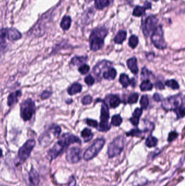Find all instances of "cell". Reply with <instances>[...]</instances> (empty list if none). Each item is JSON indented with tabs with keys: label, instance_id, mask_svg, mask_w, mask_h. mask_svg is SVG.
<instances>
[{
	"label": "cell",
	"instance_id": "cell-13",
	"mask_svg": "<svg viewBox=\"0 0 185 186\" xmlns=\"http://www.w3.org/2000/svg\"><path fill=\"white\" fill-rule=\"evenodd\" d=\"M7 28L0 30V54L4 53L7 50L6 43Z\"/></svg>",
	"mask_w": 185,
	"mask_h": 186
},
{
	"label": "cell",
	"instance_id": "cell-47",
	"mask_svg": "<svg viewBox=\"0 0 185 186\" xmlns=\"http://www.w3.org/2000/svg\"><path fill=\"white\" fill-rule=\"evenodd\" d=\"M155 86L156 88H157L158 89H165V85H163V83L161 82V81H157L156 83H155Z\"/></svg>",
	"mask_w": 185,
	"mask_h": 186
},
{
	"label": "cell",
	"instance_id": "cell-28",
	"mask_svg": "<svg viewBox=\"0 0 185 186\" xmlns=\"http://www.w3.org/2000/svg\"><path fill=\"white\" fill-rule=\"evenodd\" d=\"M153 85L149 79L144 80L140 85L141 91H149L153 89Z\"/></svg>",
	"mask_w": 185,
	"mask_h": 186
},
{
	"label": "cell",
	"instance_id": "cell-44",
	"mask_svg": "<svg viewBox=\"0 0 185 186\" xmlns=\"http://www.w3.org/2000/svg\"><path fill=\"white\" fill-rule=\"evenodd\" d=\"M177 136H178V134L177 132H171L169 133L167 140L169 142H173L177 137Z\"/></svg>",
	"mask_w": 185,
	"mask_h": 186
},
{
	"label": "cell",
	"instance_id": "cell-18",
	"mask_svg": "<svg viewBox=\"0 0 185 186\" xmlns=\"http://www.w3.org/2000/svg\"><path fill=\"white\" fill-rule=\"evenodd\" d=\"M127 66L131 73L136 75L139 72V68L137 66V59L136 57H132L129 59L127 62Z\"/></svg>",
	"mask_w": 185,
	"mask_h": 186
},
{
	"label": "cell",
	"instance_id": "cell-7",
	"mask_svg": "<svg viewBox=\"0 0 185 186\" xmlns=\"http://www.w3.org/2000/svg\"><path fill=\"white\" fill-rule=\"evenodd\" d=\"M105 143L104 138H99L96 140L87 149L84 154V159L87 161L92 160L101 151Z\"/></svg>",
	"mask_w": 185,
	"mask_h": 186
},
{
	"label": "cell",
	"instance_id": "cell-49",
	"mask_svg": "<svg viewBox=\"0 0 185 186\" xmlns=\"http://www.w3.org/2000/svg\"><path fill=\"white\" fill-rule=\"evenodd\" d=\"M2 155H3V153H2V150L1 148H0V157H1L2 156Z\"/></svg>",
	"mask_w": 185,
	"mask_h": 186
},
{
	"label": "cell",
	"instance_id": "cell-6",
	"mask_svg": "<svg viewBox=\"0 0 185 186\" xmlns=\"http://www.w3.org/2000/svg\"><path fill=\"white\" fill-rule=\"evenodd\" d=\"M183 105V97L181 94L167 97L163 100L161 104L162 107L166 111H173Z\"/></svg>",
	"mask_w": 185,
	"mask_h": 186
},
{
	"label": "cell",
	"instance_id": "cell-5",
	"mask_svg": "<svg viewBox=\"0 0 185 186\" xmlns=\"http://www.w3.org/2000/svg\"><path fill=\"white\" fill-rule=\"evenodd\" d=\"M35 112V104L31 99L24 100L20 105V116L24 122L30 120Z\"/></svg>",
	"mask_w": 185,
	"mask_h": 186
},
{
	"label": "cell",
	"instance_id": "cell-3",
	"mask_svg": "<svg viewBox=\"0 0 185 186\" xmlns=\"http://www.w3.org/2000/svg\"><path fill=\"white\" fill-rule=\"evenodd\" d=\"M97 101L101 102L102 103L101 106V122L98 126V130L101 132H107L111 129V125L109 123V119L110 118L109 109L107 103L102 100L98 99Z\"/></svg>",
	"mask_w": 185,
	"mask_h": 186
},
{
	"label": "cell",
	"instance_id": "cell-45",
	"mask_svg": "<svg viewBox=\"0 0 185 186\" xmlns=\"http://www.w3.org/2000/svg\"><path fill=\"white\" fill-rule=\"evenodd\" d=\"M52 94V93L51 91H48V90H45L41 94V98L42 100L47 99H48L49 97H50Z\"/></svg>",
	"mask_w": 185,
	"mask_h": 186
},
{
	"label": "cell",
	"instance_id": "cell-35",
	"mask_svg": "<svg viewBox=\"0 0 185 186\" xmlns=\"http://www.w3.org/2000/svg\"><path fill=\"white\" fill-rule=\"evenodd\" d=\"M140 105L141 109H146L149 106V101L147 95H143L140 100Z\"/></svg>",
	"mask_w": 185,
	"mask_h": 186
},
{
	"label": "cell",
	"instance_id": "cell-22",
	"mask_svg": "<svg viewBox=\"0 0 185 186\" xmlns=\"http://www.w3.org/2000/svg\"><path fill=\"white\" fill-rule=\"evenodd\" d=\"M72 24V19L70 16H64L61 21V28L64 30H69Z\"/></svg>",
	"mask_w": 185,
	"mask_h": 186
},
{
	"label": "cell",
	"instance_id": "cell-17",
	"mask_svg": "<svg viewBox=\"0 0 185 186\" xmlns=\"http://www.w3.org/2000/svg\"><path fill=\"white\" fill-rule=\"evenodd\" d=\"M143 113V109L140 108H137L135 109L133 114V117L130 118V122L132 125L134 126H136L139 125L140 122V119L141 115Z\"/></svg>",
	"mask_w": 185,
	"mask_h": 186
},
{
	"label": "cell",
	"instance_id": "cell-19",
	"mask_svg": "<svg viewBox=\"0 0 185 186\" xmlns=\"http://www.w3.org/2000/svg\"><path fill=\"white\" fill-rule=\"evenodd\" d=\"M116 75L117 71L116 69L113 67H110L103 73L102 78L109 81L114 80L116 76Z\"/></svg>",
	"mask_w": 185,
	"mask_h": 186
},
{
	"label": "cell",
	"instance_id": "cell-51",
	"mask_svg": "<svg viewBox=\"0 0 185 186\" xmlns=\"http://www.w3.org/2000/svg\"><path fill=\"white\" fill-rule=\"evenodd\" d=\"M174 1H176V0H174Z\"/></svg>",
	"mask_w": 185,
	"mask_h": 186
},
{
	"label": "cell",
	"instance_id": "cell-23",
	"mask_svg": "<svg viewBox=\"0 0 185 186\" xmlns=\"http://www.w3.org/2000/svg\"><path fill=\"white\" fill-rule=\"evenodd\" d=\"M110 0H95V6L98 10H102L110 4Z\"/></svg>",
	"mask_w": 185,
	"mask_h": 186
},
{
	"label": "cell",
	"instance_id": "cell-4",
	"mask_svg": "<svg viewBox=\"0 0 185 186\" xmlns=\"http://www.w3.org/2000/svg\"><path fill=\"white\" fill-rule=\"evenodd\" d=\"M125 138L119 136L109 144L108 148V155L110 158L118 156L122 152L124 147Z\"/></svg>",
	"mask_w": 185,
	"mask_h": 186
},
{
	"label": "cell",
	"instance_id": "cell-32",
	"mask_svg": "<svg viewBox=\"0 0 185 186\" xmlns=\"http://www.w3.org/2000/svg\"><path fill=\"white\" fill-rule=\"evenodd\" d=\"M122 118L119 114L113 115L111 118V125L114 126H119L121 125V123H122Z\"/></svg>",
	"mask_w": 185,
	"mask_h": 186
},
{
	"label": "cell",
	"instance_id": "cell-20",
	"mask_svg": "<svg viewBox=\"0 0 185 186\" xmlns=\"http://www.w3.org/2000/svg\"><path fill=\"white\" fill-rule=\"evenodd\" d=\"M127 33L125 30H119L114 39L115 44H122L127 38Z\"/></svg>",
	"mask_w": 185,
	"mask_h": 186
},
{
	"label": "cell",
	"instance_id": "cell-11",
	"mask_svg": "<svg viewBox=\"0 0 185 186\" xmlns=\"http://www.w3.org/2000/svg\"><path fill=\"white\" fill-rule=\"evenodd\" d=\"M82 150L78 147H73L67 150L66 154L67 161L71 163L75 164L82 160Z\"/></svg>",
	"mask_w": 185,
	"mask_h": 186
},
{
	"label": "cell",
	"instance_id": "cell-14",
	"mask_svg": "<svg viewBox=\"0 0 185 186\" xmlns=\"http://www.w3.org/2000/svg\"><path fill=\"white\" fill-rule=\"evenodd\" d=\"M7 38L10 41H18L22 38V35L18 30L14 28H7Z\"/></svg>",
	"mask_w": 185,
	"mask_h": 186
},
{
	"label": "cell",
	"instance_id": "cell-40",
	"mask_svg": "<svg viewBox=\"0 0 185 186\" xmlns=\"http://www.w3.org/2000/svg\"><path fill=\"white\" fill-rule=\"evenodd\" d=\"M177 115V119L182 118L185 116V107L184 105L181 106L180 107L174 111Z\"/></svg>",
	"mask_w": 185,
	"mask_h": 186
},
{
	"label": "cell",
	"instance_id": "cell-41",
	"mask_svg": "<svg viewBox=\"0 0 185 186\" xmlns=\"http://www.w3.org/2000/svg\"><path fill=\"white\" fill-rule=\"evenodd\" d=\"M92 101V97L90 95H86L82 97V103L84 105H87L90 104Z\"/></svg>",
	"mask_w": 185,
	"mask_h": 186
},
{
	"label": "cell",
	"instance_id": "cell-15",
	"mask_svg": "<svg viewBox=\"0 0 185 186\" xmlns=\"http://www.w3.org/2000/svg\"><path fill=\"white\" fill-rule=\"evenodd\" d=\"M29 181L32 186H37L40 183L39 175L34 168H32L29 172Z\"/></svg>",
	"mask_w": 185,
	"mask_h": 186
},
{
	"label": "cell",
	"instance_id": "cell-34",
	"mask_svg": "<svg viewBox=\"0 0 185 186\" xmlns=\"http://www.w3.org/2000/svg\"><path fill=\"white\" fill-rule=\"evenodd\" d=\"M165 85L169 88H171L173 90L179 89L180 88L179 83H177V81H175V79H171L166 81Z\"/></svg>",
	"mask_w": 185,
	"mask_h": 186
},
{
	"label": "cell",
	"instance_id": "cell-30",
	"mask_svg": "<svg viewBox=\"0 0 185 186\" xmlns=\"http://www.w3.org/2000/svg\"><path fill=\"white\" fill-rule=\"evenodd\" d=\"M145 10L146 9L144 7L137 6L135 7V8L133 10V15L134 16H136V17L143 16L145 15Z\"/></svg>",
	"mask_w": 185,
	"mask_h": 186
},
{
	"label": "cell",
	"instance_id": "cell-37",
	"mask_svg": "<svg viewBox=\"0 0 185 186\" xmlns=\"http://www.w3.org/2000/svg\"><path fill=\"white\" fill-rule=\"evenodd\" d=\"M139 94L137 93H134L131 94L130 96H129V98H128V102L129 104H134V103H136L137 100L139 99Z\"/></svg>",
	"mask_w": 185,
	"mask_h": 186
},
{
	"label": "cell",
	"instance_id": "cell-38",
	"mask_svg": "<svg viewBox=\"0 0 185 186\" xmlns=\"http://www.w3.org/2000/svg\"><path fill=\"white\" fill-rule=\"evenodd\" d=\"M50 130H52L53 134L55 136H59L61 132V129L59 126L56 124H53L50 128Z\"/></svg>",
	"mask_w": 185,
	"mask_h": 186
},
{
	"label": "cell",
	"instance_id": "cell-29",
	"mask_svg": "<svg viewBox=\"0 0 185 186\" xmlns=\"http://www.w3.org/2000/svg\"><path fill=\"white\" fill-rule=\"evenodd\" d=\"M157 143H158V140L157 138L152 135H150L146 140L145 145L148 148H153L157 145Z\"/></svg>",
	"mask_w": 185,
	"mask_h": 186
},
{
	"label": "cell",
	"instance_id": "cell-21",
	"mask_svg": "<svg viewBox=\"0 0 185 186\" xmlns=\"http://www.w3.org/2000/svg\"><path fill=\"white\" fill-rule=\"evenodd\" d=\"M82 90V85L79 83H74L67 89L69 95H73L77 93H81Z\"/></svg>",
	"mask_w": 185,
	"mask_h": 186
},
{
	"label": "cell",
	"instance_id": "cell-1",
	"mask_svg": "<svg viewBox=\"0 0 185 186\" xmlns=\"http://www.w3.org/2000/svg\"><path fill=\"white\" fill-rule=\"evenodd\" d=\"M81 140L77 136L72 134L66 133L62 134L55 145L48 152V155L50 160H54L66 150L69 146L72 144H81Z\"/></svg>",
	"mask_w": 185,
	"mask_h": 186
},
{
	"label": "cell",
	"instance_id": "cell-42",
	"mask_svg": "<svg viewBox=\"0 0 185 186\" xmlns=\"http://www.w3.org/2000/svg\"><path fill=\"white\" fill-rule=\"evenodd\" d=\"M84 81L87 85L89 86L92 85L95 82V79L91 75H88L87 77H85Z\"/></svg>",
	"mask_w": 185,
	"mask_h": 186
},
{
	"label": "cell",
	"instance_id": "cell-46",
	"mask_svg": "<svg viewBox=\"0 0 185 186\" xmlns=\"http://www.w3.org/2000/svg\"><path fill=\"white\" fill-rule=\"evenodd\" d=\"M153 100L156 102H159L163 100V97L162 95L159 94L158 93H155L153 95Z\"/></svg>",
	"mask_w": 185,
	"mask_h": 186
},
{
	"label": "cell",
	"instance_id": "cell-26",
	"mask_svg": "<svg viewBox=\"0 0 185 186\" xmlns=\"http://www.w3.org/2000/svg\"><path fill=\"white\" fill-rule=\"evenodd\" d=\"M121 103V100L118 96L116 95H110V97L109 100V104L111 107L113 108L117 107Z\"/></svg>",
	"mask_w": 185,
	"mask_h": 186
},
{
	"label": "cell",
	"instance_id": "cell-43",
	"mask_svg": "<svg viewBox=\"0 0 185 186\" xmlns=\"http://www.w3.org/2000/svg\"><path fill=\"white\" fill-rule=\"evenodd\" d=\"M86 123H87V125L90 126V127H92V128H98V122L95 120L91 119H87L86 120Z\"/></svg>",
	"mask_w": 185,
	"mask_h": 186
},
{
	"label": "cell",
	"instance_id": "cell-2",
	"mask_svg": "<svg viewBox=\"0 0 185 186\" xmlns=\"http://www.w3.org/2000/svg\"><path fill=\"white\" fill-rule=\"evenodd\" d=\"M108 34V30L105 27H98L93 30L89 37L91 50L97 51L103 47L104 39Z\"/></svg>",
	"mask_w": 185,
	"mask_h": 186
},
{
	"label": "cell",
	"instance_id": "cell-36",
	"mask_svg": "<svg viewBox=\"0 0 185 186\" xmlns=\"http://www.w3.org/2000/svg\"><path fill=\"white\" fill-rule=\"evenodd\" d=\"M142 134V131L139 129H134L130 131L127 133V136H133V137H140Z\"/></svg>",
	"mask_w": 185,
	"mask_h": 186
},
{
	"label": "cell",
	"instance_id": "cell-8",
	"mask_svg": "<svg viewBox=\"0 0 185 186\" xmlns=\"http://www.w3.org/2000/svg\"><path fill=\"white\" fill-rule=\"evenodd\" d=\"M151 41L157 49L163 50L167 47V43L164 38V32L161 25L156 26L153 30L151 36Z\"/></svg>",
	"mask_w": 185,
	"mask_h": 186
},
{
	"label": "cell",
	"instance_id": "cell-39",
	"mask_svg": "<svg viewBox=\"0 0 185 186\" xmlns=\"http://www.w3.org/2000/svg\"><path fill=\"white\" fill-rule=\"evenodd\" d=\"M90 70V67L89 65L84 64L78 68V71L82 75H85Z\"/></svg>",
	"mask_w": 185,
	"mask_h": 186
},
{
	"label": "cell",
	"instance_id": "cell-50",
	"mask_svg": "<svg viewBox=\"0 0 185 186\" xmlns=\"http://www.w3.org/2000/svg\"><path fill=\"white\" fill-rule=\"evenodd\" d=\"M154 1H159V0H153Z\"/></svg>",
	"mask_w": 185,
	"mask_h": 186
},
{
	"label": "cell",
	"instance_id": "cell-10",
	"mask_svg": "<svg viewBox=\"0 0 185 186\" xmlns=\"http://www.w3.org/2000/svg\"><path fill=\"white\" fill-rule=\"evenodd\" d=\"M35 145V141L34 140H27L18 150V158L22 161L26 160L30 156L31 152L32 151Z\"/></svg>",
	"mask_w": 185,
	"mask_h": 186
},
{
	"label": "cell",
	"instance_id": "cell-16",
	"mask_svg": "<svg viewBox=\"0 0 185 186\" xmlns=\"http://www.w3.org/2000/svg\"><path fill=\"white\" fill-rule=\"evenodd\" d=\"M22 93L20 90H16L9 95L7 99L8 106H12L18 102V99L21 96Z\"/></svg>",
	"mask_w": 185,
	"mask_h": 186
},
{
	"label": "cell",
	"instance_id": "cell-24",
	"mask_svg": "<svg viewBox=\"0 0 185 186\" xmlns=\"http://www.w3.org/2000/svg\"><path fill=\"white\" fill-rule=\"evenodd\" d=\"M81 136L84 140L85 142H88L92 140L93 134L90 129L85 128L81 132Z\"/></svg>",
	"mask_w": 185,
	"mask_h": 186
},
{
	"label": "cell",
	"instance_id": "cell-12",
	"mask_svg": "<svg viewBox=\"0 0 185 186\" xmlns=\"http://www.w3.org/2000/svg\"><path fill=\"white\" fill-rule=\"evenodd\" d=\"M113 63L106 60H103L97 63L93 68V73L98 79H102L103 73L112 66Z\"/></svg>",
	"mask_w": 185,
	"mask_h": 186
},
{
	"label": "cell",
	"instance_id": "cell-31",
	"mask_svg": "<svg viewBox=\"0 0 185 186\" xmlns=\"http://www.w3.org/2000/svg\"><path fill=\"white\" fill-rule=\"evenodd\" d=\"M154 77V76L151 71H149L146 68H143L142 69V72H141V79L142 80H147L151 79V77Z\"/></svg>",
	"mask_w": 185,
	"mask_h": 186
},
{
	"label": "cell",
	"instance_id": "cell-25",
	"mask_svg": "<svg viewBox=\"0 0 185 186\" xmlns=\"http://www.w3.org/2000/svg\"><path fill=\"white\" fill-rule=\"evenodd\" d=\"M88 59L87 56H75L72 58L71 61V64L73 65H79L80 64H84Z\"/></svg>",
	"mask_w": 185,
	"mask_h": 186
},
{
	"label": "cell",
	"instance_id": "cell-33",
	"mask_svg": "<svg viewBox=\"0 0 185 186\" xmlns=\"http://www.w3.org/2000/svg\"><path fill=\"white\" fill-rule=\"evenodd\" d=\"M129 45L131 48L134 49L137 47V45L139 44V38L137 36L135 35H133L129 38Z\"/></svg>",
	"mask_w": 185,
	"mask_h": 186
},
{
	"label": "cell",
	"instance_id": "cell-27",
	"mask_svg": "<svg viewBox=\"0 0 185 186\" xmlns=\"http://www.w3.org/2000/svg\"><path fill=\"white\" fill-rule=\"evenodd\" d=\"M119 81L124 88H127L131 84V80H130L129 76L125 74H122L120 75Z\"/></svg>",
	"mask_w": 185,
	"mask_h": 186
},
{
	"label": "cell",
	"instance_id": "cell-9",
	"mask_svg": "<svg viewBox=\"0 0 185 186\" xmlns=\"http://www.w3.org/2000/svg\"><path fill=\"white\" fill-rule=\"evenodd\" d=\"M158 20L159 19L157 16L151 15L148 16L145 21H142L141 28L142 30L143 35H145V37L148 38L151 33L155 30L156 27Z\"/></svg>",
	"mask_w": 185,
	"mask_h": 186
},
{
	"label": "cell",
	"instance_id": "cell-48",
	"mask_svg": "<svg viewBox=\"0 0 185 186\" xmlns=\"http://www.w3.org/2000/svg\"><path fill=\"white\" fill-rule=\"evenodd\" d=\"M143 7L145 8L146 10H147V9H150L151 8V2H149V1H146L145 2V3H144Z\"/></svg>",
	"mask_w": 185,
	"mask_h": 186
}]
</instances>
